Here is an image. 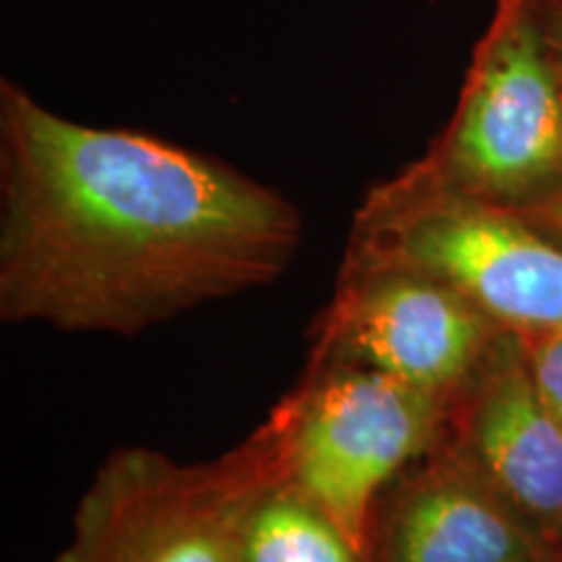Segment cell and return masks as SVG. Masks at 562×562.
I'll return each mask as SVG.
<instances>
[{"label":"cell","instance_id":"6da1fadb","mask_svg":"<svg viewBox=\"0 0 562 562\" xmlns=\"http://www.w3.org/2000/svg\"><path fill=\"white\" fill-rule=\"evenodd\" d=\"M284 195L203 154L0 87V318L133 336L279 279Z\"/></svg>","mask_w":562,"mask_h":562},{"label":"cell","instance_id":"7a4b0ae2","mask_svg":"<svg viewBox=\"0 0 562 562\" xmlns=\"http://www.w3.org/2000/svg\"><path fill=\"white\" fill-rule=\"evenodd\" d=\"M362 263L430 273L516 334L562 328L560 245L501 203L453 191L427 165L372 193Z\"/></svg>","mask_w":562,"mask_h":562},{"label":"cell","instance_id":"3957f363","mask_svg":"<svg viewBox=\"0 0 562 562\" xmlns=\"http://www.w3.org/2000/svg\"><path fill=\"white\" fill-rule=\"evenodd\" d=\"M279 469V435L211 463L125 448L83 492L55 562H237L250 505Z\"/></svg>","mask_w":562,"mask_h":562},{"label":"cell","instance_id":"277c9868","mask_svg":"<svg viewBox=\"0 0 562 562\" xmlns=\"http://www.w3.org/2000/svg\"><path fill=\"white\" fill-rule=\"evenodd\" d=\"M425 165L501 206L562 186V81L537 0H497L451 128Z\"/></svg>","mask_w":562,"mask_h":562},{"label":"cell","instance_id":"5b68a950","mask_svg":"<svg viewBox=\"0 0 562 562\" xmlns=\"http://www.w3.org/2000/svg\"><path fill=\"white\" fill-rule=\"evenodd\" d=\"M446 396L334 364L281 425V474L370 550L375 503L438 440Z\"/></svg>","mask_w":562,"mask_h":562},{"label":"cell","instance_id":"8992f818","mask_svg":"<svg viewBox=\"0 0 562 562\" xmlns=\"http://www.w3.org/2000/svg\"><path fill=\"white\" fill-rule=\"evenodd\" d=\"M492 323L446 281L402 266L362 263L331 326L334 364H357L451 396L492 347Z\"/></svg>","mask_w":562,"mask_h":562},{"label":"cell","instance_id":"52a82bcc","mask_svg":"<svg viewBox=\"0 0 562 562\" xmlns=\"http://www.w3.org/2000/svg\"><path fill=\"white\" fill-rule=\"evenodd\" d=\"M461 456L547 544L562 542V422L513 336L484 357Z\"/></svg>","mask_w":562,"mask_h":562},{"label":"cell","instance_id":"ba28073f","mask_svg":"<svg viewBox=\"0 0 562 562\" xmlns=\"http://www.w3.org/2000/svg\"><path fill=\"white\" fill-rule=\"evenodd\" d=\"M370 562H552L550 544L463 461L406 476L370 531Z\"/></svg>","mask_w":562,"mask_h":562},{"label":"cell","instance_id":"9c48e42d","mask_svg":"<svg viewBox=\"0 0 562 562\" xmlns=\"http://www.w3.org/2000/svg\"><path fill=\"white\" fill-rule=\"evenodd\" d=\"M237 562H370L339 524L281 474L263 484L245 518Z\"/></svg>","mask_w":562,"mask_h":562},{"label":"cell","instance_id":"30bf717a","mask_svg":"<svg viewBox=\"0 0 562 562\" xmlns=\"http://www.w3.org/2000/svg\"><path fill=\"white\" fill-rule=\"evenodd\" d=\"M529 364L544 402L562 422V328L537 336V344L529 347Z\"/></svg>","mask_w":562,"mask_h":562},{"label":"cell","instance_id":"8fae6325","mask_svg":"<svg viewBox=\"0 0 562 562\" xmlns=\"http://www.w3.org/2000/svg\"><path fill=\"white\" fill-rule=\"evenodd\" d=\"M539 19H542V30L550 47L554 68L562 81V0H537Z\"/></svg>","mask_w":562,"mask_h":562},{"label":"cell","instance_id":"7c38bea8","mask_svg":"<svg viewBox=\"0 0 562 562\" xmlns=\"http://www.w3.org/2000/svg\"><path fill=\"white\" fill-rule=\"evenodd\" d=\"M529 209L531 214L537 216L539 224H544V227H550L554 232H562V186L552 188L550 193L539 195Z\"/></svg>","mask_w":562,"mask_h":562}]
</instances>
